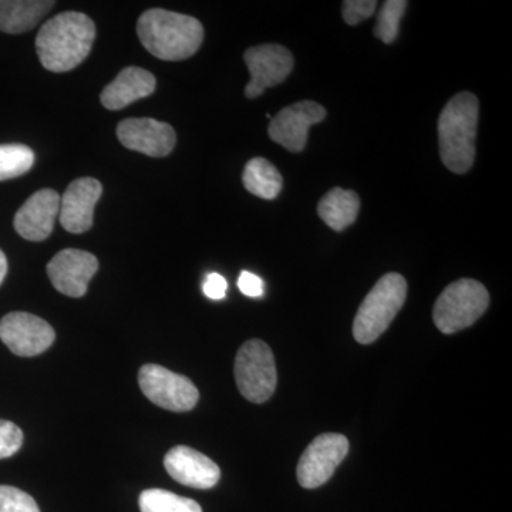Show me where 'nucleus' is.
Masks as SVG:
<instances>
[{
    "instance_id": "21",
    "label": "nucleus",
    "mask_w": 512,
    "mask_h": 512,
    "mask_svg": "<svg viewBox=\"0 0 512 512\" xmlns=\"http://www.w3.org/2000/svg\"><path fill=\"white\" fill-rule=\"evenodd\" d=\"M138 507L141 512H202L197 501L160 488L143 491L138 498Z\"/></svg>"
},
{
    "instance_id": "6",
    "label": "nucleus",
    "mask_w": 512,
    "mask_h": 512,
    "mask_svg": "<svg viewBox=\"0 0 512 512\" xmlns=\"http://www.w3.org/2000/svg\"><path fill=\"white\" fill-rule=\"evenodd\" d=\"M235 380L239 393L249 402L261 404L271 399L278 383L271 348L258 339L248 340L235 359Z\"/></svg>"
},
{
    "instance_id": "28",
    "label": "nucleus",
    "mask_w": 512,
    "mask_h": 512,
    "mask_svg": "<svg viewBox=\"0 0 512 512\" xmlns=\"http://www.w3.org/2000/svg\"><path fill=\"white\" fill-rule=\"evenodd\" d=\"M228 284L225 281L224 276L220 274H210L205 279L204 285H202V291H204L207 298L212 301H221L227 295Z\"/></svg>"
},
{
    "instance_id": "26",
    "label": "nucleus",
    "mask_w": 512,
    "mask_h": 512,
    "mask_svg": "<svg viewBox=\"0 0 512 512\" xmlns=\"http://www.w3.org/2000/svg\"><path fill=\"white\" fill-rule=\"evenodd\" d=\"M375 0H346L342 3L343 20L350 26L365 22L375 13Z\"/></svg>"
},
{
    "instance_id": "16",
    "label": "nucleus",
    "mask_w": 512,
    "mask_h": 512,
    "mask_svg": "<svg viewBox=\"0 0 512 512\" xmlns=\"http://www.w3.org/2000/svg\"><path fill=\"white\" fill-rule=\"evenodd\" d=\"M164 467L177 483L200 490L214 487L221 478L220 467L211 458L187 446L171 448L165 454Z\"/></svg>"
},
{
    "instance_id": "29",
    "label": "nucleus",
    "mask_w": 512,
    "mask_h": 512,
    "mask_svg": "<svg viewBox=\"0 0 512 512\" xmlns=\"http://www.w3.org/2000/svg\"><path fill=\"white\" fill-rule=\"evenodd\" d=\"M6 274H8V259H6L5 254L0 249V285L5 281Z\"/></svg>"
},
{
    "instance_id": "22",
    "label": "nucleus",
    "mask_w": 512,
    "mask_h": 512,
    "mask_svg": "<svg viewBox=\"0 0 512 512\" xmlns=\"http://www.w3.org/2000/svg\"><path fill=\"white\" fill-rule=\"evenodd\" d=\"M35 164V153L25 144L0 146V181L12 180L28 173Z\"/></svg>"
},
{
    "instance_id": "1",
    "label": "nucleus",
    "mask_w": 512,
    "mask_h": 512,
    "mask_svg": "<svg viewBox=\"0 0 512 512\" xmlns=\"http://www.w3.org/2000/svg\"><path fill=\"white\" fill-rule=\"evenodd\" d=\"M96 39V26L80 12H64L47 20L36 37L40 63L53 73H66L86 60Z\"/></svg>"
},
{
    "instance_id": "4",
    "label": "nucleus",
    "mask_w": 512,
    "mask_h": 512,
    "mask_svg": "<svg viewBox=\"0 0 512 512\" xmlns=\"http://www.w3.org/2000/svg\"><path fill=\"white\" fill-rule=\"evenodd\" d=\"M407 296V282L400 274L382 276L367 293L353 322V336L362 345H370L386 332Z\"/></svg>"
},
{
    "instance_id": "5",
    "label": "nucleus",
    "mask_w": 512,
    "mask_h": 512,
    "mask_svg": "<svg viewBox=\"0 0 512 512\" xmlns=\"http://www.w3.org/2000/svg\"><path fill=\"white\" fill-rule=\"evenodd\" d=\"M490 305V295L474 279H458L448 285L434 305L433 319L444 335H453L476 323Z\"/></svg>"
},
{
    "instance_id": "18",
    "label": "nucleus",
    "mask_w": 512,
    "mask_h": 512,
    "mask_svg": "<svg viewBox=\"0 0 512 512\" xmlns=\"http://www.w3.org/2000/svg\"><path fill=\"white\" fill-rule=\"evenodd\" d=\"M56 2L49 0H0V32L9 35L29 32Z\"/></svg>"
},
{
    "instance_id": "2",
    "label": "nucleus",
    "mask_w": 512,
    "mask_h": 512,
    "mask_svg": "<svg viewBox=\"0 0 512 512\" xmlns=\"http://www.w3.org/2000/svg\"><path fill=\"white\" fill-rule=\"evenodd\" d=\"M137 35L157 59L180 62L198 52L204 40V28L192 16L150 9L138 18Z\"/></svg>"
},
{
    "instance_id": "14",
    "label": "nucleus",
    "mask_w": 512,
    "mask_h": 512,
    "mask_svg": "<svg viewBox=\"0 0 512 512\" xmlns=\"http://www.w3.org/2000/svg\"><path fill=\"white\" fill-rule=\"evenodd\" d=\"M103 194L96 178L74 180L60 198V224L70 234H83L93 227L94 208Z\"/></svg>"
},
{
    "instance_id": "24",
    "label": "nucleus",
    "mask_w": 512,
    "mask_h": 512,
    "mask_svg": "<svg viewBox=\"0 0 512 512\" xmlns=\"http://www.w3.org/2000/svg\"><path fill=\"white\" fill-rule=\"evenodd\" d=\"M0 512H40L36 501L25 491L0 485Z\"/></svg>"
},
{
    "instance_id": "8",
    "label": "nucleus",
    "mask_w": 512,
    "mask_h": 512,
    "mask_svg": "<svg viewBox=\"0 0 512 512\" xmlns=\"http://www.w3.org/2000/svg\"><path fill=\"white\" fill-rule=\"evenodd\" d=\"M349 453V441L342 434H320L303 451L299 460L298 474L299 484L303 488H318L328 483Z\"/></svg>"
},
{
    "instance_id": "11",
    "label": "nucleus",
    "mask_w": 512,
    "mask_h": 512,
    "mask_svg": "<svg viewBox=\"0 0 512 512\" xmlns=\"http://www.w3.org/2000/svg\"><path fill=\"white\" fill-rule=\"evenodd\" d=\"M55 339L52 326L32 313L12 312L0 320V340L16 356L40 355L53 345Z\"/></svg>"
},
{
    "instance_id": "3",
    "label": "nucleus",
    "mask_w": 512,
    "mask_h": 512,
    "mask_svg": "<svg viewBox=\"0 0 512 512\" xmlns=\"http://www.w3.org/2000/svg\"><path fill=\"white\" fill-rule=\"evenodd\" d=\"M480 103L473 93H458L443 111L439 124L440 156L448 170L464 174L476 160V136Z\"/></svg>"
},
{
    "instance_id": "27",
    "label": "nucleus",
    "mask_w": 512,
    "mask_h": 512,
    "mask_svg": "<svg viewBox=\"0 0 512 512\" xmlns=\"http://www.w3.org/2000/svg\"><path fill=\"white\" fill-rule=\"evenodd\" d=\"M239 291L249 298H261L264 295V281L258 275L251 272H241L238 279Z\"/></svg>"
},
{
    "instance_id": "25",
    "label": "nucleus",
    "mask_w": 512,
    "mask_h": 512,
    "mask_svg": "<svg viewBox=\"0 0 512 512\" xmlns=\"http://www.w3.org/2000/svg\"><path fill=\"white\" fill-rule=\"evenodd\" d=\"M23 444V431L15 423L0 420V460L15 456Z\"/></svg>"
},
{
    "instance_id": "23",
    "label": "nucleus",
    "mask_w": 512,
    "mask_h": 512,
    "mask_svg": "<svg viewBox=\"0 0 512 512\" xmlns=\"http://www.w3.org/2000/svg\"><path fill=\"white\" fill-rule=\"evenodd\" d=\"M409 2L406 0H387L383 3L377 16L375 36L379 37L386 45L396 42L400 32V22L406 12Z\"/></svg>"
},
{
    "instance_id": "19",
    "label": "nucleus",
    "mask_w": 512,
    "mask_h": 512,
    "mask_svg": "<svg viewBox=\"0 0 512 512\" xmlns=\"http://www.w3.org/2000/svg\"><path fill=\"white\" fill-rule=\"evenodd\" d=\"M360 210V198L355 191L332 188L320 200L318 214L333 231L340 232L350 227L356 221Z\"/></svg>"
},
{
    "instance_id": "13",
    "label": "nucleus",
    "mask_w": 512,
    "mask_h": 512,
    "mask_svg": "<svg viewBox=\"0 0 512 512\" xmlns=\"http://www.w3.org/2000/svg\"><path fill=\"white\" fill-rule=\"evenodd\" d=\"M117 137L124 147L144 156L167 157L177 143L174 128L154 119H127L117 126Z\"/></svg>"
},
{
    "instance_id": "17",
    "label": "nucleus",
    "mask_w": 512,
    "mask_h": 512,
    "mask_svg": "<svg viewBox=\"0 0 512 512\" xmlns=\"http://www.w3.org/2000/svg\"><path fill=\"white\" fill-rule=\"evenodd\" d=\"M157 80L153 73L141 67L130 66L121 70L113 82L100 94L101 104L107 110H121L134 101L146 99L156 92Z\"/></svg>"
},
{
    "instance_id": "10",
    "label": "nucleus",
    "mask_w": 512,
    "mask_h": 512,
    "mask_svg": "<svg viewBox=\"0 0 512 512\" xmlns=\"http://www.w3.org/2000/svg\"><path fill=\"white\" fill-rule=\"evenodd\" d=\"M325 119V107L311 100L298 101L272 117L268 134L291 153H301L308 143L309 128Z\"/></svg>"
},
{
    "instance_id": "12",
    "label": "nucleus",
    "mask_w": 512,
    "mask_h": 512,
    "mask_svg": "<svg viewBox=\"0 0 512 512\" xmlns=\"http://www.w3.org/2000/svg\"><path fill=\"white\" fill-rule=\"evenodd\" d=\"M46 271L57 291L70 298H82L99 271V261L82 249H63L53 256Z\"/></svg>"
},
{
    "instance_id": "9",
    "label": "nucleus",
    "mask_w": 512,
    "mask_h": 512,
    "mask_svg": "<svg viewBox=\"0 0 512 512\" xmlns=\"http://www.w3.org/2000/svg\"><path fill=\"white\" fill-rule=\"evenodd\" d=\"M251 80L245 87L248 99H258L269 87L278 86L288 79L293 70L292 53L281 45L249 47L244 53Z\"/></svg>"
},
{
    "instance_id": "7",
    "label": "nucleus",
    "mask_w": 512,
    "mask_h": 512,
    "mask_svg": "<svg viewBox=\"0 0 512 512\" xmlns=\"http://www.w3.org/2000/svg\"><path fill=\"white\" fill-rule=\"evenodd\" d=\"M138 384L150 402L170 412H190L200 400L195 384L158 365H144L138 372Z\"/></svg>"
},
{
    "instance_id": "20",
    "label": "nucleus",
    "mask_w": 512,
    "mask_h": 512,
    "mask_svg": "<svg viewBox=\"0 0 512 512\" xmlns=\"http://www.w3.org/2000/svg\"><path fill=\"white\" fill-rule=\"evenodd\" d=\"M242 183L247 191L262 200H275L282 191V175L278 168L266 158L256 157L248 161L242 174Z\"/></svg>"
},
{
    "instance_id": "15",
    "label": "nucleus",
    "mask_w": 512,
    "mask_h": 512,
    "mask_svg": "<svg viewBox=\"0 0 512 512\" xmlns=\"http://www.w3.org/2000/svg\"><path fill=\"white\" fill-rule=\"evenodd\" d=\"M60 195L55 190L43 188L35 192L16 212V232L28 241L40 242L50 237L59 217Z\"/></svg>"
}]
</instances>
